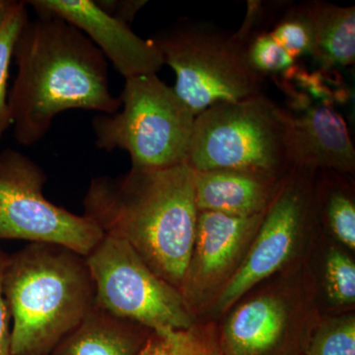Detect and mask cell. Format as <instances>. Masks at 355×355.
<instances>
[{
	"label": "cell",
	"instance_id": "18",
	"mask_svg": "<svg viewBox=\"0 0 355 355\" xmlns=\"http://www.w3.org/2000/svg\"><path fill=\"white\" fill-rule=\"evenodd\" d=\"M304 355H355L354 315L333 318L306 334Z\"/></svg>",
	"mask_w": 355,
	"mask_h": 355
},
{
	"label": "cell",
	"instance_id": "22",
	"mask_svg": "<svg viewBox=\"0 0 355 355\" xmlns=\"http://www.w3.org/2000/svg\"><path fill=\"white\" fill-rule=\"evenodd\" d=\"M247 62L250 67L261 76L263 73L286 72L295 64L291 55L270 34L254 37L246 46Z\"/></svg>",
	"mask_w": 355,
	"mask_h": 355
},
{
	"label": "cell",
	"instance_id": "12",
	"mask_svg": "<svg viewBox=\"0 0 355 355\" xmlns=\"http://www.w3.org/2000/svg\"><path fill=\"white\" fill-rule=\"evenodd\" d=\"M306 334L289 301L263 294L236 308L219 331L221 355H302Z\"/></svg>",
	"mask_w": 355,
	"mask_h": 355
},
{
	"label": "cell",
	"instance_id": "17",
	"mask_svg": "<svg viewBox=\"0 0 355 355\" xmlns=\"http://www.w3.org/2000/svg\"><path fill=\"white\" fill-rule=\"evenodd\" d=\"M139 355H221L219 331L212 324L186 330L153 331Z\"/></svg>",
	"mask_w": 355,
	"mask_h": 355
},
{
	"label": "cell",
	"instance_id": "1",
	"mask_svg": "<svg viewBox=\"0 0 355 355\" xmlns=\"http://www.w3.org/2000/svg\"><path fill=\"white\" fill-rule=\"evenodd\" d=\"M83 203V216L104 236L127 243L158 277L181 291L198 216L195 171L188 163L93 178Z\"/></svg>",
	"mask_w": 355,
	"mask_h": 355
},
{
	"label": "cell",
	"instance_id": "19",
	"mask_svg": "<svg viewBox=\"0 0 355 355\" xmlns=\"http://www.w3.org/2000/svg\"><path fill=\"white\" fill-rule=\"evenodd\" d=\"M25 1H17L0 29V140L12 125L8 106V78L14 48L29 19Z\"/></svg>",
	"mask_w": 355,
	"mask_h": 355
},
{
	"label": "cell",
	"instance_id": "3",
	"mask_svg": "<svg viewBox=\"0 0 355 355\" xmlns=\"http://www.w3.org/2000/svg\"><path fill=\"white\" fill-rule=\"evenodd\" d=\"M2 286L11 355L53 354L94 307L85 257L58 245L29 243L10 254Z\"/></svg>",
	"mask_w": 355,
	"mask_h": 355
},
{
	"label": "cell",
	"instance_id": "26",
	"mask_svg": "<svg viewBox=\"0 0 355 355\" xmlns=\"http://www.w3.org/2000/svg\"><path fill=\"white\" fill-rule=\"evenodd\" d=\"M16 3L17 1H13V0H0V29Z\"/></svg>",
	"mask_w": 355,
	"mask_h": 355
},
{
	"label": "cell",
	"instance_id": "8",
	"mask_svg": "<svg viewBox=\"0 0 355 355\" xmlns=\"http://www.w3.org/2000/svg\"><path fill=\"white\" fill-rule=\"evenodd\" d=\"M46 173L20 151L0 153V240H23L67 248L88 256L104 234L85 216L46 200Z\"/></svg>",
	"mask_w": 355,
	"mask_h": 355
},
{
	"label": "cell",
	"instance_id": "11",
	"mask_svg": "<svg viewBox=\"0 0 355 355\" xmlns=\"http://www.w3.org/2000/svg\"><path fill=\"white\" fill-rule=\"evenodd\" d=\"M38 15L67 21L83 33L125 77L156 73L164 65L153 40L140 38L130 26L112 17L91 0L25 1Z\"/></svg>",
	"mask_w": 355,
	"mask_h": 355
},
{
	"label": "cell",
	"instance_id": "6",
	"mask_svg": "<svg viewBox=\"0 0 355 355\" xmlns=\"http://www.w3.org/2000/svg\"><path fill=\"white\" fill-rule=\"evenodd\" d=\"M85 258L98 309L153 331L186 330L196 324L181 291L158 277L127 243L104 236Z\"/></svg>",
	"mask_w": 355,
	"mask_h": 355
},
{
	"label": "cell",
	"instance_id": "13",
	"mask_svg": "<svg viewBox=\"0 0 355 355\" xmlns=\"http://www.w3.org/2000/svg\"><path fill=\"white\" fill-rule=\"evenodd\" d=\"M286 146L291 169L354 173L355 150L349 128L329 104L311 107L300 116L289 113Z\"/></svg>",
	"mask_w": 355,
	"mask_h": 355
},
{
	"label": "cell",
	"instance_id": "4",
	"mask_svg": "<svg viewBox=\"0 0 355 355\" xmlns=\"http://www.w3.org/2000/svg\"><path fill=\"white\" fill-rule=\"evenodd\" d=\"M121 111L92 121L96 146L128 153L132 167L160 169L188 163L196 116L156 73L125 79Z\"/></svg>",
	"mask_w": 355,
	"mask_h": 355
},
{
	"label": "cell",
	"instance_id": "5",
	"mask_svg": "<svg viewBox=\"0 0 355 355\" xmlns=\"http://www.w3.org/2000/svg\"><path fill=\"white\" fill-rule=\"evenodd\" d=\"M289 113L263 94L218 103L196 116L188 164L196 172L245 171L284 176Z\"/></svg>",
	"mask_w": 355,
	"mask_h": 355
},
{
	"label": "cell",
	"instance_id": "15",
	"mask_svg": "<svg viewBox=\"0 0 355 355\" xmlns=\"http://www.w3.org/2000/svg\"><path fill=\"white\" fill-rule=\"evenodd\" d=\"M153 331L93 307L51 355H139Z\"/></svg>",
	"mask_w": 355,
	"mask_h": 355
},
{
	"label": "cell",
	"instance_id": "25",
	"mask_svg": "<svg viewBox=\"0 0 355 355\" xmlns=\"http://www.w3.org/2000/svg\"><path fill=\"white\" fill-rule=\"evenodd\" d=\"M105 12L130 26L137 12L147 1L144 0H98L95 1Z\"/></svg>",
	"mask_w": 355,
	"mask_h": 355
},
{
	"label": "cell",
	"instance_id": "21",
	"mask_svg": "<svg viewBox=\"0 0 355 355\" xmlns=\"http://www.w3.org/2000/svg\"><path fill=\"white\" fill-rule=\"evenodd\" d=\"M324 277L329 297L336 304H354L355 265L347 254L331 249L327 254Z\"/></svg>",
	"mask_w": 355,
	"mask_h": 355
},
{
	"label": "cell",
	"instance_id": "9",
	"mask_svg": "<svg viewBox=\"0 0 355 355\" xmlns=\"http://www.w3.org/2000/svg\"><path fill=\"white\" fill-rule=\"evenodd\" d=\"M291 169L266 209L244 259L221 289L216 306L229 309L250 289L279 270L296 249L315 209L313 175Z\"/></svg>",
	"mask_w": 355,
	"mask_h": 355
},
{
	"label": "cell",
	"instance_id": "10",
	"mask_svg": "<svg viewBox=\"0 0 355 355\" xmlns=\"http://www.w3.org/2000/svg\"><path fill=\"white\" fill-rule=\"evenodd\" d=\"M265 214L239 217L198 211L195 244L181 288L191 311L232 277Z\"/></svg>",
	"mask_w": 355,
	"mask_h": 355
},
{
	"label": "cell",
	"instance_id": "24",
	"mask_svg": "<svg viewBox=\"0 0 355 355\" xmlns=\"http://www.w3.org/2000/svg\"><path fill=\"white\" fill-rule=\"evenodd\" d=\"M9 254L0 249V355H11V316L3 294V273Z\"/></svg>",
	"mask_w": 355,
	"mask_h": 355
},
{
	"label": "cell",
	"instance_id": "23",
	"mask_svg": "<svg viewBox=\"0 0 355 355\" xmlns=\"http://www.w3.org/2000/svg\"><path fill=\"white\" fill-rule=\"evenodd\" d=\"M270 35L292 58L312 55L314 46L312 30L300 6L280 20Z\"/></svg>",
	"mask_w": 355,
	"mask_h": 355
},
{
	"label": "cell",
	"instance_id": "2",
	"mask_svg": "<svg viewBox=\"0 0 355 355\" xmlns=\"http://www.w3.org/2000/svg\"><path fill=\"white\" fill-rule=\"evenodd\" d=\"M18 70L8 93L14 137L38 144L55 116L81 109L116 113L120 98L109 88L108 62L74 26L53 16L28 19L14 48Z\"/></svg>",
	"mask_w": 355,
	"mask_h": 355
},
{
	"label": "cell",
	"instance_id": "20",
	"mask_svg": "<svg viewBox=\"0 0 355 355\" xmlns=\"http://www.w3.org/2000/svg\"><path fill=\"white\" fill-rule=\"evenodd\" d=\"M324 191L323 216L336 239L350 250L355 249V203L352 193L338 182L326 184Z\"/></svg>",
	"mask_w": 355,
	"mask_h": 355
},
{
	"label": "cell",
	"instance_id": "16",
	"mask_svg": "<svg viewBox=\"0 0 355 355\" xmlns=\"http://www.w3.org/2000/svg\"><path fill=\"white\" fill-rule=\"evenodd\" d=\"M313 34L312 57L326 69L355 62V8L323 1L300 6Z\"/></svg>",
	"mask_w": 355,
	"mask_h": 355
},
{
	"label": "cell",
	"instance_id": "14",
	"mask_svg": "<svg viewBox=\"0 0 355 355\" xmlns=\"http://www.w3.org/2000/svg\"><path fill=\"white\" fill-rule=\"evenodd\" d=\"M286 175L231 170L195 171L198 211L239 217L265 214Z\"/></svg>",
	"mask_w": 355,
	"mask_h": 355
},
{
	"label": "cell",
	"instance_id": "7",
	"mask_svg": "<svg viewBox=\"0 0 355 355\" xmlns=\"http://www.w3.org/2000/svg\"><path fill=\"white\" fill-rule=\"evenodd\" d=\"M176 74L175 93L196 116L218 103L260 95V76L247 62L246 44L234 36L180 29L153 39Z\"/></svg>",
	"mask_w": 355,
	"mask_h": 355
}]
</instances>
